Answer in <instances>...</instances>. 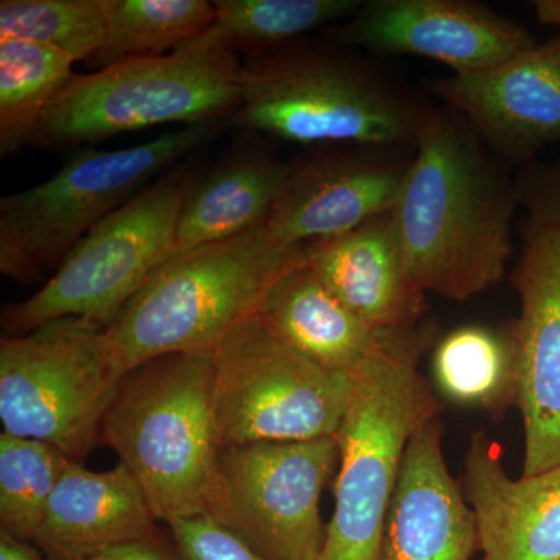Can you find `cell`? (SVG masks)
Returning a JSON list of instances; mask_svg holds the SVG:
<instances>
[{"instance_id":"cell-12","label":"cell","mask_w":560,"mask_h":560,"mask_svg":"<svg viewBox=\"0 0 560 560\" xmlns=\"http://www.w3.org/2000/svg\"><path fill=\"white\" fill-rule=\"evenodd\" d=\"M415 150L368 145L315 147L291 162L270 220L278 246H305L355 230L399 201Z\"/></svg>"},{"instance_id":"cell-6","label":"cell","mask_w":560,"mask_h":560,"mask_svg":"<svg viewBox=\"0 0 560 560\" xmlns=\"http://www.w3.org/2000/svg\"><path fill=\"white\" fill-rule=\"evenodd\" d=\"M223 124L187 125L131 149L80 150L51 178L2 197V275L21 285L51 278L102 220L215 138Z\"/></svg>"},{"instance_id":"cell-7","label":"cell","mask_w":560,"mask_h":560,"mask_svg":"<svg viewBox=\"0 0 560 560\" xmlns=\"http://www.w3.org/2000/svg\"><path fill=\"white\" fill-rule=\"evenodd\" d=\"M242 75L235 51L198 38L162 57L75 73L31 145L66 149L160 125L228 121L241 105Z\"/></svg>"},{"instance_id":"cell-22","label":"cell","mask_w":560,"mask_h":560,"mask_svg":"<svg viewBox=\"0 0 560 560\" xmlns=\"http://www.w3.org/2000/svg\"><path fill=\"white\" fill-rule=\"evenodd\" d=\"M434 388L460 407L501 419L517 404L511 320L500 329L463 326L436 341L431 359Z\"/></svg>"},{"instance_id":"cell-30","label":"cell","mask_w":560,"mask_h":560,"mask_svg":"<svg viewBox=\"0 0 560 560\" xmlns=\"http://www.w3.org/2000/svg\"><path fill=\"white\" fill-rule=\"evenodd\" d=\"M86 560H178L172 545L162 539L130 541L98 552Z\"/></svg>"},{"instance_id":"cell-20","label":"cell","mask_w":560,"mask_h":560,"mask_svg":"<svg viewBox=\"0 0 560 560\" xmlns=\"http://www.w3.org/2000/svg\"><path fill=\"white\" fill-rule=\"evenodd\" d=\"M256 316L279 340L349 377L366 363L385 331L350 312L308 264L282 276Z\"/></svg>"},{"instance_id":"cell-26","label":"cell","mask_w":560,"mask_h":560,"mask_svg":"<svg viewBox=\"0 0 560 560\" xmlns=\"http://www.w3.org/2000/svg\"><path fill=\"white\" fill-rule=\"evenodd\" d=\"M72 459L43 441L0 434V530L35 541L51 493Z\"/></svg>"},{"instance_id":"cell-23","label":"cell","mask_w":560,"mask_h":560,"mask_svg":"<svg viewBox=\"0 0 560 560\" xmlns=\"http://www.w3.org/2000/svg\"><path fill=\"white\" fill-rule=\"evenodd\" d=\"M105 39L88 60L103 70L121 61L162 57L200 38L215 21V5L206 0H103Z\"/></svg>"},{"instance_id":"cell-2","label":"cell","mask_w":560,"mask_h":560,"mask_svg":"<svg viewBox=\"0 0 560 560\" xmlns=\"http://www.w3.org/2000/svg\"><path fill=\"white\" fill-rule=\"evenodd\" d=\"M433 345L436 326L430 318L385 329L370 359L352 375L337 434L335 512L320 560H377L408 445L442 411L433 385L419 370Z\"/></svg>"},{"instance_id":"cell-16","label":"cell","mask_w":560,"mask_h":560,"mask_svg":"<svg viewBox=\"0 0 560 560\" xmlns=\"http://www.w3.org/2000/svg\"><path fill=\"white\" fill-rule=\"evenodd\" d=\"M459 485L477 518L480 560H560V466L514 480L499 445L477 431Z\"/></svg>"},{"instance_id":"cell-8","label":"cell","mask_w":560,"mask_h":560,"mask_svg":"<svg viewBox=\"0 0 560 560\" xmlns=\"http://www.w3.org/2000/svg\"><path fill=\"white\" fill-rule=\"evenodd\" d=\"M195 175L175 171L102 220L28 300L2 312L5 337L80 316L108 327L172 259L184 198Z\"/></svg>"},{"instance_id":"cell-32","label":"cell","mask_w":560,"mask_h":560,"mask_svg":"<svg viewBox=\"0 0 560 560\" xmlns=\"http://www.w3.org/2000/svg\"><path fill=\"white\" fill-rule=\"evenodd\" d=\"M530 5L540 25L560 31V0H534Z\"/></svg>"},{"instance_id":"cell-14","label":"cell","mask_w":560,"mask_h":560,"mask_svg":"<svg viewBox=\"0 0 560 560\" xmlns=\"http://www.w3.org/2000/svg\"><path fill=\"white\" fill-rule=\"evenodd\" d=\"M508 164H530L560 142V32L508 60L427 81Z\"/></svg>"},{"instance_id":"cell-31","label":"cell","mask_w":560,"mask_h":560,"mask_svg":"<svg viewBox=\"0 0 560 560\" xmlns=\"http://www.w3.org/2000/svg\"><path fill=\"white\" fill-rule=\"evenodd\" d=\"M0 560H49L32 541L16 539L0 530Z\"/></svg>"},{"instance_id":"cell-27","label":"cell","mask_w":560,"mask_h":560,"mask_svg":"<svg viewBox=\"0 0 560 560\" xmlns=\"http://www.w3.org/2000/svg\"><path fill=\"white\" fill-rule=\"evenodd\" d=\"M103 0H2L0 40L39 44L88 61L105 39Z\"/></svg>"},{"instance_id":"cell-1","label":"cell","mask_w":560,"mask_h":560,"mask_svg":"<svg viewBox=\"0 0 560 560\" xmlns=\"http://www.w3.org/2000/svg\"><path fill=\"white\" fill-rule=\"evenodd\" d=\"M508 162L448 106H429L393 220L412 279L466 301L503 280L521 205Z\"/></svg>"},{"instance_id":"cell-4","label":"cell","mask_w":560,"mask_h":560,"mask_svg":"<svg viewBox=\"0 0 560 560\" xmlns=\"http://www.w3.org/2000/svg\"><path fill=\"white\" fill-rule=\"evenodd\" d=\"M304 264L305 246L275 245L265 226L173 257L106 327L110 366L121 378L158 357L215 349Z\"/></svg>"},{"instance_id":"cell-9","label":"cell","mask_w":560,"mask_h":560,"mask_svg":"<svg viewBox=\"0 0 560 560\" xmlns=\"http://www.w3.org/2000/svg\"><path fill=\"white\" fill-rule=\"evenodd\" d=\"M105 326L80 316L0 340V422L13 436L46 442L81 463L102 442L120 378Z\"/></svg>"},{"instance_id":"cell-24","label":"cell","mask_w":560,"mask_h":560,"mask_svg":"<svg viewBox=\"0 0 560 560\" xmlns=\"http://www.w3.org/2000/svg\"><path fill=\"white\" fill-rule=\"evenodd\" d=\"M75 61L24 40H0V156L31 145L44 114L72 77Z\"/></svg>"},{"instance_id":"cell-13","label":"cell","mask_w":560,"mask_h":560,"mask_svg":"<svg viewBox=\"0 0 560 560\" xmlns=\"http://www.w3.org/2000/svg\"><path fill=\"white\" fill-rule=\"evenodd\" d=\"M334 32L341 46L427 58L453 73L499 65L539 43L525 25L471 0H366Z\"/></svg>"},{"instance_id":"cell-17","label":"cell","mask_w":560,"mask_h":560,"mask_svg":"<svg viewBox=\"0 0 560 560\" xmlns=\"http://www.w3.org/2000/svg\"><path fill=\"white\" fill-rule=\"evenodd\" d=\"M477 551V518L445 463L438 418L405 453L377 560H474Z\"/></svg>"},{"instance_id":"cell-28","label":"cell","mask_w":560,"mask_h":560,"mask_svg":"<svg viewBox=\"0 0 560 560\" xmlns=\"http://www.w3.org/2000/svg\"><path fill=\"white\" fill-rule=\"evenodd\" d=\"M167 528L178 560H265L210 515L178 518Z\"/></svg>"},{"instance_id":"cell-5","label":"cell","mask_w":560,"mask_h":560,"mask_svg":"<svg viewBox=\"0 0 560 560\" xmlns=\"http://www.w3.org/2000/svg\"><path fill=\"white\" fill-rule=\"evenodd\" d=\"M213 350L168 353L125 374L102 422L158 522L208 512L219 455Z\"/></svg>"},{"instance_id":"cell-10","label":"cell","mask_w":560,"mask_h":560,"mask_svg":"<svg viewBox=\"0 0 560 560\" xmlns=\"http://www.w3.org/2000/svg\"><path fill=\"white\" fill-rule=\"evenodd\" d=\"M219 447L337 436L352 377L272 335L257 316L213 349Z\"/></svg>"},{"instance_id":"cell-3","label":"cell","mask_w":560,"mask_h":560,"mask_svg":"<svg viewBox=\"0 0 560 560\" xmlns=\"http://www.w3.org/2000/svg\"><path fill=\"white\" fill-rule=\"evenodd\" d=\"M429 106L355 55L291 43L246 60L241 105L226 124L308 149L415 150Z\"/></svg>"},{"instance_id":"cell-19","label":"cell","mask_w":560,"mask_h":560,"mask_svg":"<svg viewBox=\"0 0 560 560\" xmlns=\"http://www.w3.org/2000/svg\"><path fill=\"white\" fill-rule=\"evenodd\" d=\"M156 539L158 518L124 464L94 471L72 460L33 544L49 560H86L117 545Z\"/></svg>"},{"instance_id":"cell-29","label":"cell","mask_w":560,"mask_h":560,"mask_svg":"<svg viewBox=\"0 0 560 560\" xmlns=\"http://www.w3.org/2000/svg\"><path fill=\"white\" fill-rule=\"evenodd\" d=\"M522 168L515 186L526 210L523 228L560 231V156L551 162L533 161Z\"/></svg>"},{"instance_id":"cell-25","label":"cell","mask_w":560,"mask_h":560,"mask_svg":"<svg viewBox=\"0 0 560 560\" xmlns=\"http://www.w3.org/2000/svg\"><path fill=\"white\" fill-rule=\"evenodd\" d=\"M215 21L200 40L209 46L253 54L278 49L305 33L348 21L361 0H219Z\"/></svg>"},{"instance_id":"cell-21","label":"cell","mask_w":560,"mask_h":560,"mask_svg":"<svg viewBox=\"0 0 560 560\" xmlns=\"http://www.w3.org/2000/svg\"><path fill=\"white\" fill-rule=\"evenodd\" d=\"M290 165L260 153L228 158L191 180L173 257L265 226L282 198Z\"/></svg>"},{"instance_id":"cell-11","label":"cell","mask_w":560,"mask_h":560,"mask_svg":"<svg viewBox=\"0 0 560 560\" xmlns=\"http://www.w3.org/2000/svg\"><path fill=\"white\" fill-rule=\"evenodd\" d=\"M340 467L337 436L220 448L208 512L265 560H320V497Z\"/></svg>"},{"instance_id":"cell-18","label":"cell","mask_w":560,"mask_h":560,"mask_svg":"<svg viewBox=\"0 0 560 560\" xmlns=\"http://www.w3.org/2000/svg\"><path fill=\"white\" fill-rule=\"evenodd\" d=\"M305 253L324 285L375 329H400L427 319V293L408 270L393 210L346 234L308 243Z\"/></svg>"},{"instance_id":"cell-15","label":"cell","mask_w":560,"mask_h":560,"mask_svg":"<svg viewBox=\"0 0 560 560\" xmlns=\"http://www.w3.org/2000/svg\"><path fill=\"white\" fill-rule=\"evenodd\" d=\"M525 248L511 283L517 404L525 427L523 477L560 466V231L523 228Z\"/></svg>"}]
</instances>
